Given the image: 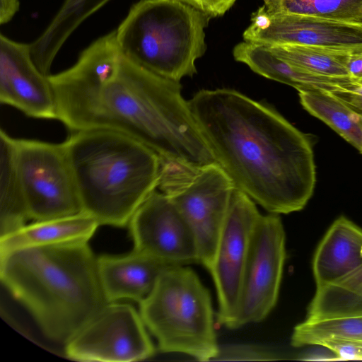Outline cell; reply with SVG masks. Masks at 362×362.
Instances as JSON below:
<instances>
[{
    "instance_id": "obj_1",
    "label": "cell",
    "mask_w": 362,
    "mask_h": 362,
    "mask_svg": "<svg viewBox=\"0 0 362 362\" xmlns=\"http://www.w3.org/2000/svg\"><path fill=\"white\" fill-rule=\"evenodd\" d=\"M57 119L71 132L108 129L125 134L160 157L187 163H216L181 95V86L136 64L87 57L52 74Z\"/></svg>"
},
{
    "instance_id": "obj_2",
    "label": "cell",
    "mask_w": 362,
    "mask_h": 362,
    "mask_svg": "<svg viewBox=\"0 0 362 362\" xmlns=\"http://www.w3.org/2000/svg\"><path fill=\"white\" fill-rule=\"evenodd\" d=\"M216 162L272 214L303 209L316 170L311 139L270 107L232 89L202 90L188 101Z\"/></svg>"
},
{
    "instance_id": "obj_3",
    "label": "cell",
    "mask_w": 362,
    "mask_h": 362,
    "mask_svg": "<svg viewBox=\"0 0 362 362\" xmlns=\"http://www.w3.org/2000/svg\"><path fill=\"white\" fill-rule=\"evenodd\" d=\"M0 277L43 334L64 344L107 303L88 243L0 255Z\"/></svg>"
},
{
    "instance_id": "obj_4",
    "label": "cell",
    "mask_w": 362,
    "mask_h": 362,
    "mask_svg": "<svg viewBox=\"0 0 362 362\" xmlns=\"http://www.w3.org/2000/svg\"><path fill=\"white\" fill-rule=\"evenodd\" d=\"M82 211L100 225L124 227L158 189L160 157L119 132H71L64 141Z\"/></svg>"
},
{
    "instance_id": "obj_5",
    "label": "cell",
    "mask_w": 362,
    "mask_h": 362,
    "mask_svg": "<svg viewBox=\"0 0 362 362\" xmlns=\"http://www.w3.org/2000/svg\"><path fill=\"white\" fill-rule=\"evenodd\" d=\"M209 18L180 0H140L115 30L117 42L129 60L180 83L196 73Z\"/></svg>"
},
{
    "instance_id": "obj_6",
    "label": "cell",
    "mask_w": 362,
    "mask_h": 362,
    "mask_svg": "<svg viewBox=\"0 0 362 362\" xmlns=\"http://www.w3.org/2000/svg\"><path fill=\"white\" fill-rule=\"evenodd\" d=\"M139 304L141 319L162 352L201 361L219 356L211 294L191 268L168 267Z\"/></svg>"
},
{
    "instance_id": "obj_7",
    "label": "cell",
    "mask_w": 362,
    "mask_h": 362,
    "mask_svg": "<svg viewBox=\"0 0 362 362\" xmlns=\"http://www.w3.org/2000/svg\"><path fill=\"white\" fill-rule=\"evenodd\" d=\"M235 185L218 163L195 165L160 158L158 189L189 225L199 263L210 269Z\"/></svg>"
},
{
    "instance_id": "obj_8",
    "label": "cell",
    "mask_w": 362,
    "mask_h": 362,
    "mask_svg": "<svg viewBox=\"0 0 362 362\" xmlns=\"http://www.w3.org/2000/svg\"><path fill=\"white\" fill-rule=\"evenodd\" d=\"M13 146L29 219L46 220L82 211L64 142L13 138Z\"/></svg>"
},
{
    "instance_id": "obj_9",
    "label": "cell",
    "mask_w": 362,
    "mask_h": 362,
    "mask_svg": "<svg viewBox=\"0 0 362 362\" xmlns=\"http://www.w3.org/2000/svg\"><path fill=\"white\" fill-rule=\"evenodd\" d=\"M64 345L69 358L82 361H141L155 352L139 312L119 302L107 303Z\"/></svg>"
},
{
    "instance_id": "obj_10",
    "label": "cell",
    "mask_w": 362,
    "mask_h": 362,
    "mask_svg": "<svg viewBox=\"0 0 362 362\" xmlns=\"http://www.w3.org/2000/svg\"><path fill=\"white\" fill-rule=\"evenodd\" d=\"M285 245L279 214H261L253 233L232 329L262 321L275 307L286 259Z\"/></svg>"
},
{
    "instance_id": "obj_11",
    "label": "cell",
    "mask_w": 362,
    "mask_h": 362,
    "mask_svg": "<svg viewBox=\"0 0 362 362\" xmlns=\"http://www.w3.org/2000/svg\"><path fill=\"white\" fill-rule=\"evenodd\" d=\"M260 216L255 202L235 187L209 269L217 293V320L230 329L236 315L243 274Z\"/></svg>"
},
{
    "instance_id": "obj_12",
    "label": "cell",
    "mask_w": 362,
    "mask_h": 362,
    "mask_svg": "<svg viewBox=\"0 0 362 362\" xmlns=\"http://www.w3.org/2000/svg\"><path fill=\"white\" fill-rule=\"evenodd\" d=\"M128 225L134 250L171 266L199 263L197 243L189 225L160 190L148 196Z\"/></svg>"
},
{
    "instance_id": "obj_13",
    "label": "cell",
    "mask_w": 362,
    "mask_h": 362,
    "mask_svg": "<svg viewBox=\"0 0 362 362\" xmlns=\"http://www.w3.org/2000/svg\"><path fill=\"white\" fill-rule=\"evenodd\" d=\"M245 41L264 45H294L342 49L362 48V23L297 14L271 13L264 6L252 15Z\"/></svg>"
},
{
    "instance_id": "obj_14",
    "label": "cell",
    "mask_w": 362,
    "mask_h": 362,
    "mask_svg": "<svg viewBox=\"0 0 362 362\" xmlns=\"http://www.w3.org/2000/svg\"><path fill=\"white\" fill-rule=\"evenodd\" d=\"M0 102L30 117L57 119L51 84L34 63L30 44L3 34L0 35Z\"/></svg>"
},
{
    "instance_id": "obj_15",
    "label": "cell",
    "mask_w": 362,
    "mask_h": 362,
    "mask_svg": "<svg viewBox=\"0 0 362 362\" xmlns=\"http://www.w3.org/2000/svg\"><path fill=\"white\" fill-rule=\"evenodd\" d=\"M170 266L134 249L128 254L97 257L98 278L107 303L121 300L140 303Z\"/></svg>"
},
{
    "instance_id": "obj_16",
    "label": "cell",
    "mask_w": 362,
    "mask_h": 362,
    "mask_svg": "<svg viewBox=\"0 0 362 362\" xmlns=\"http://www.w3.org/2000/svg\"><path fill=\"white\" fill-rule=\"evenodd\" d=\"M362 265V228L345 216L337 218L313 257L316 288L331 284Z\"/></svg>"
},
{
    "instance_id": "obj_17",
    "label": "cell",
    "mask_w": 362,
    "mask_h": 362,
    "mask_svg": "<svg viewBox=\"0 0 362 362\" xmlns=\"http://www.w3.org/2000/svg\"><path fill=\"white\" fill-rule=\"evenodd\" d=\"M99 226L95 218L83 211L34 221L0 236V255L32 247L88 243Z\"/></svg>"
},
{
    "instance_id": "obj_18",
    "label": "cell",
    "mask_w": 362,
    "mask_h": 362,
    "mask_svg": "<svg viewBox=\"0 0 362 362\" xmlns=\"http://www.w3.org/2000/svg\"><path fill=\"white\" fill-rule=\"evenodd\" d=\"M236 61L247 64L255 73L285 83L299 90H330L334 85L351 78H329L315 75L292 66L274 54L267 46L249 41L237 45L233 49Z\"/></svg>"
},
{
    "instance_id": "obj_19",
    "label": "cell",
    "mask_w": 362,
    "mask_h": 362,
    "mask_svg": "<svg viewBox=\"0 0 362 362\" xmlns=\"http://www.w3.org/2000/svg\"><path fill=\"white\" fill-rule=\"evenodd\" d=\"M109 0H65L42 33L30 44L32 59L49 76L53 61L72 33Z\"/></svg>"
},
{
    "instance_id": "obj_20",
    "label": "cell",
    "mask_w": 362,
    "mask_h": 362,
    "mask_svg": "<svg viewBox=\"0 0 362 362\" xmlns=\"http://www.w3.org/2000/svg\"><path fill=\"white\" fill-rule=\"evenodd\" d=\"M29 219L16 164L13 137L0 131V236L25 225Z\"/></svg>"
},
{
    "instance_id": "obj_21",
    "label": "cell",
    "mask_w": 362,
    "mask_h": 362,
    "mask_svg": "<svg viewBox=\"0 0 362 362\" xmlns=\"http://www.w3.org/2000/svg\"><path fill=\"white\" fill-rule=\"evenodd\" d=\"M302 106L362 154V115L325 90L298 91Z\"/></svg>"
},
{
    "instance_id": "obj_22",
    "label": "cell",
    "mask_w": 362,
    "mask_h": 362,
    "mask_svg": "<svg viewBox=\"0 0 362 362\" xmlns=\"http://www.w3.org/2000/svg\"><path fill=\"white\" fill-rule=\"evenodd\" d=\"M362 315V265L331 284L316 288L306 319Z\"/></svg>"
},
{
    "instance_id": "obj_23",
    "label": "cell",
    "mask_w": 362,
    "mask_h": 362,
    "mask_svg": "<svg viewBox=\"0 0 362 362\" xmlns=\"http://www.w3.org/2000/svg\"><path fill=\"white\" fill-rule=\"evenodd\" d=\"M266 46L293 66L315 75L338 78H351L347 61L350 54L357 50L294 45Z\"/></svg>"
},
{
    "instance_id": "obj_24",
    "label": "cell",
    "mask_w": 362,
    "mask_h": 362,
    "mask_svg": "<svg viewBox=\"0 0 362 362\" xmlns=\"http://www.w3.org/2000/svg\"><path fill=\"white\" fill-rule=\"evenodd\" d=\"M271 13L297 14L362 23V0H263Z\"/></svg>"
},
{
    "instance_id": "obj_25",
    "label": "cell",
    "mask_w": 362,
    "mask_h": 362,
    "mask_svg": "<svg viewBox=\"0 0 362 362\" xmlns=\"http://www.w3.org/2000/svg\"><path fill=\"white\" fill-rule=\"evenodd\" d=\"M362 340V315L306 319L296 325L291 345H318L326 340Z\"/></svg>"
},
{
    "instance_id": "obj_26",
    "label": "cell",
    "mask_w": 362,
    "mask_h": 362,
    "mask_svg": "<svg viewBox=\"0 0 362 362\" xmlns=\"http://www.w3.org/2000/svg\"><path fill=\"white\" fill-rule=\"evenodd\" d=\"M333 95L362 115V84L354 81L335 84L331 90Z\"/></svg>"
},
{
    "instance_id": "obj_27",
    "label": "cell",
    "mask_w": 362,
    "mask_h": 362,
    "mask_svg": "<svg viewBox=\"0 0 362 362\" xmlns=\"http://www.w3.org/2000/svg\"><path fill=\"white\" fill-rule=\"evenodd\" d=\"M318 345L330 349L339 361L362 360V340H326Z\"/></svg>"
},
{
    "instance_id": "obj_28",
    "label": "cell",
    "mask_w": 362,
    "mask_h": 362,
    "mask_svg": "<svg viewBox=\"0 0 362 362\" xmlns=\"http://www.w3.org/2000/svg\"><path fill=\"white\" fill-rule=\"evenodd\" d=\"M202 11L209 17L223 15L237 0H180Z\"/></svg>"
},
{
    "instance_id": "obj_29",
    "label": "cell",
    "mask_w": 362,
    "mask_h": 362,
    "mask_svg": "<svg viewBox=\"0 0 362 362\" xmlns=\"http://www.w3.org/2000/svg\"><path fill=\"white\" fill-rule=\"evenodd\" d=\"M346 69L354 81H362V48L352 52L348 59Z\"/></svg>"
},
{
    "instance_id": "obj_30",
    "label": "cell",
    "mask_w": 362,
    "mask_h": 362,
    "mask_svg": "<svg viewBox=\"0 0 362 362\" xmlns=\"http://www.w3.org/2000/svg\"><path fill=\"white\" fill-rule=\"evenodd\" d=\"M19 6L18 0H0V23L2 25L10 21Z\"/></svg>"
},
{
    "instance_id": "obj_31",
    "label": "cell",
    "mask_w": 362,
    "mask_h": 362,
    "mask_svg": "<svg viewBox=\"0 0 362 362\" xmlns=\"http://www.w3.org/2000/svg\"><path fill=\"white\" fill-rule=\"evenodd\" d=\"M322 349H315L305 354L300 360L304 361H337V356L330 349L325 347V351Z\"/></svg>"
},
{
    "instance_id": "obj_32",
    "label": "cell",
    "mask_w": 362,
    "mask_h": 362,
    "mask_svg": "<svg viewBox=\"0 0 362 362\" xmlns=\"http://www.w3.org/2000/svg\"><path fill=\"white\" fill-rule=\"evenodd\" d=\"M358 83H361V84H362V81H361V82H358Z\"/></svg>"
}]
</instances>
